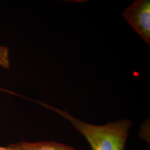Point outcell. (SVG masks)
<instances>
[{
    "instance_id": "obj_4",
    "label": "cell",
    "mask_w": 150,
    "mask_h": 150,
    "mask_svg": "<svg viewBox=\"0 0 150 150\" xmlns=\"http://www.w3.org/2000/svg\"><path fill=\"white\" fill-rule=\"evenodd\" d=\"M9 52L10 50L7 47L0 45V66L5 70L10 69Z\"/></svg>"
},
{
    "instance_id": "obj_2",
    "label": "cell",
    "mask_w": 150,
    "mask_h": 150,
    "mask_svg": "<svg viewBox=\"0 0 150 150\" xmlns=\"http://www.w3.org/2000/svg\"><path fill=\"white\" fill-rule=\"evenodd\" d=\"M122 15L145 42L150 45V0L135 1L124 10Z\"/></svg>"
},
{
    "instance_id": "obj_1",
    "label": "cell",
    "mask_w": 150,
    "mask_h": 150,
    "mask_svg": "<svg viewBox=\"0 0 150 150\" xmlns=\"http://www.w3.org/2000/svg\"><path fill=\"white\" fill-rule=\"evenodd\" d=\"M47 107L69 120L75 129L86 138L92 150H125L129 129L133 123L131 120L123 119L97 126L85 123L66 111L50 106Z\"/></svg>"
},
{
    "instance_id": "obj_5",
    "label": "cell",
    "mask_w": 150,
    "mask_h": 150,
    "mask_svg": "<svg viewBox=\"0 0 150 150\" xmlns=\"http://www.w3.org/2000/svg\"><path fill=\"white\" fill-rule=\"evenodd\" d=\"M0 150H18L12 144H10L7 147L0 146Z\"/></svg>"
},
{
    "instance_id": "obj_3",
    "label": "cell",
    "mask_w": 150,
    "mask_h": 150,
    "mask_svg": "<svg viewBox=\"0 0 150 150\" xmlns=\"http://www.w3.org/2000/svg\"><path fill=\"white\" fill-rule=\"evenodd\" d=\"M18 150H76L74 148L53 141L28 142L24 141L12 144Z\"/></svg>"
}]
</instances>
